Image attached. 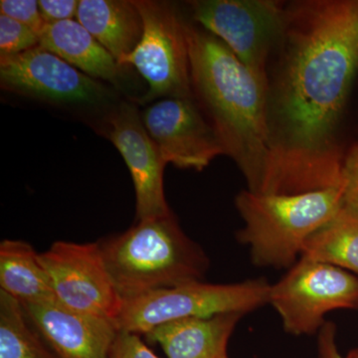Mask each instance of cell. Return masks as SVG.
Returning a JSON list of instances; mask_svg holds the SVG:
<instances>
[{
    "mask_svg": "<svg viewBox=\"0 0 358 358\" xmlns=\"http://www.w3.org/2000/svg\"><path fill=\"white\" fill-rule=\"evenodd\" d=\"M275 52L267 96L272 164L263 194L339 187L338 129L358 71V0L287 4Z\"/></svg>",
    "mask_w": 358,
    "mask_h": 358,
    "instance_id": "1",
    "label": "cell"
},
{
    "mask_svg": "<svg viewBox=\"0 0 358 358\" xmlns=\"http://www.w3.org/2000/svg\"><path fill=\"white\" fill-rule=\"evenodd\" d=\"M186 36L193 93L247 189L263 194L272 164L268 85L211 33L187 23Z\"/></svg>",
    "mask_w": 358,
    "mask_h": 358,
    "instance_id": "2",
    "label": "cell"
},
{
    "mask_svg": "<svg viewBox=\"0 0 358 358\" xmlns=\"http://www.w3.org/2000/svg\"><path fill=\"white\" fill-rule=\"evenodd\" d=\"M122 301L203 281L209 259L183 232L173 214L138 221L100 244Z\"/></svg>",
    "mask_w": 358,
    "mask_h": 358,
    "instance_id": "3",
    "label": "cell"
},
{
    "mask_svg": "<svg viewBox=\"0 0 358 358\" xmlns=\"http://www.w3.org/2000/svg\"><path fill=\"white\" fill-rule=\"evenodd\" d=\"M343 187L300 194H257L243 190L235 199L244 225L237 233L258 267L291 268L308 240L341 209Z\"/></svg>",
    "mask_w": 358,
    "mask_h": 358,
    "instance_id": "4",
    "label": "cell"
},
{
    "mask_svg": "<svg viewBox=\"0 0 358 358\" xmlns=\"http://www.w3.org/2000/svg\"><path fill=\"white\" fill-rule=\"evenodd\" d=\"M270 289L264 279L233 284L190 282L122 301L115 322L120 331L145 336L174 320L224 313L245 315L268 303Z\"/></svg>",
    "mask_w": 358,
    "mask_h": 358,
    "instance_id": "5",
    "label": "cell"
},
{
    "mask_svg": "<svg viewBox=\"0 0 358 358\" xmlns=\"http://www.w3.org/2000/svg\"><path fill=\"white\" fill-rule=\"evenodd\" d=\"M134 1L143 17V37L120 65L134 66L148 82V92L138 102L148 103L160 98H192L187 23L169 2Z\"/></svg>",
    "mask_w": 358,
    "mask_h": 358,
    "instance_id": "6",
    "label": "cell"
},
{
    "mask_svg": "<svg viewBox=\"0 0 358 358\" xmlns=\"http://www.w3.org/2000/svg\"><path fill=\"white\" fill-rule=\"evenodd\" d=\"M268 303L286 333L310 336L322 329L327 313L358 308V277L301 257L281 280L271 285Z\"/></svg>",
    "mask_w": 358,
    "mask_h": 358,
    "instance_id": "7",
    "label": "cell"
},
{
    "mask_svg": "<svg viewBox=\"0 0 358 358\" xmlns=\"http://www.w3.org/2000/svg\"><path fill=\"white\" fill-rule=\"evenodd\" d=\"M189 6L195 21L268 85V61L284 34L287 4L271 0H196Z\"/></svg>",
    "mask_w": 358,
    "mask_h": 358,
    "instance_id": "8",
    "label": "cell"
},
{
    "mask_svg": "<svg viewBox=\"0 0 358 358\" xmlns=\"http://www.w3.org/2000/svg\"><path fill=\"white\" fill-rule=\"evenodd\" d=\"M40 260L57 303L73 312L115 322L122 299L106 266L100 243L56 242L40 254Z\"/></svg>",
    "mask_w": 358,
    "mask_h": 358,
    "instance_id": "9",
    "label": "cell"
},
{
    "mask_svg": "<svg viewBox=\"0 0 358 358\" xmlns=\"http://www.w3.org/2000/svg\"><path fill=\"white\" fill-rule=\"evenodd\" d=\"M2 89L51 103L94 105L108 95L96 79L38 46L0 57Z\"/></svg>",
    "mask_w": 358,
    "mask_h": 358,
    "instance_id": "10",
    "label": "cell"
},
{
    "mask_svg": "<svg viewBox=\"0 0 358 358\" xmlns=\"http://www.w3.org/2000/svg\"><path fill=\"white\" fill-rule=\"evenodd\" d=\"M102 131L129 167L136 190L138 221L171 215L164 194L167 162L148 134L138 108L129 102L120 103L103 120Z\"/></svg>",
    "mask_w": 358,
    "mask_h": 358,
    "instance_id": "11",
    "label": "cell"
},
{
    "mask_svg": "<svg viewBox=\"0 0 358 358\" xmlns=\"http://www.w3.org/2000/svg\"><path fill=\"white\" fill-rule=\"evenodd\" d=\"M141 119L167 164L201 171L225 155L215 129L192 98L157 101Z\"/></svg>",
    "mask_w": 358,
    "mask_h": 358,
    "instance_id": "12",
    "label": "cell"
},
{
    "mask_svg": "<svg viewBox=\"0 0 358 358\" xmlns=\"http://www.w3.org/2000/svg\"><path fill=\"white\" fill-rule=\"evenodd\" d=\"M21 306L56 357L110 358L119 333L113 320L73 312L57 301Z\"/></svg>",
    "mask_w": 358,
    "mask_h": 358,
    "instance_id": "13",
    "label": "cell"
},
{
    "mask_svg": "<svg viewBox=\"0 0 358 358\" xmlns=\"http://www.w3.org/2000/svg\"><path fill=\"white\" fill-rule=\"evenodd\" d=\"M243 315L224 313L211 317L174 320L145 334L162 346L169 358H219Z\"/></svg>",
    "mask_w": 358,
    "mask_h": 358,
    "instance_id": "14",
    "label": "cell"
},
{
    "mask_svg": "<svg viewBox=\"0 0 358 358\" xmlns=\"http://www.w3.org/2000/svg\"><path fill=\"white\" fill-rule=\"evenodd\" d=\"M39 45L94 79L115 84L124 66L79 21L48 23L39 35Z\"/></svg>",
    "mask_w": 358,
    "mask_h": 358,
    "instance_id": "15",
    "label": "cell"
},
{
    "mask_svg": "<svg viewBox=\"0 0 358 358\" xmlns=\"http://www.w3.org/2000/svg\"><path fill=\"white\" fill-rule=\"evenodd\" d=\"M76 17L119 64L143 37V17L134 0H81Z\"/></svg>",
    "mask_w": 358,
    "mask_h": 358,
    "instance_id": "16",
    "label": "cell"
},
{
    "mask_svg": "<svg viewBox=\"0 0 358 358\" xmlns=\"http://www.w3.org/2000/svg\"><path fill=\"white\" fill-rule=\"evenodd\" d=\"M0 288L20 303L56 301L40 254L20 240H4L0 244Z\"/></svg>",
    "mask_w": 358,
    "mask_h": 358,
    "instance_id": "17",
    "label": "cell"
},
{
    "mask_svg": "<svg viewBox=\"0 0 358 358\" xmlns=\"http://www.w3.org/2000/svg\"><path fill=\"white\" fill-rule=\"evenodd\" d=\"M301 257L336 266L358 277V217L341 209L308 240Z\"/></svg>",
    "mask_w": 358,
    "mask_h": 358,
    "instance_id": "18",
    "label": "cell"
},
{
    "mask_svg": "<svg viewBox=\"0 0 358 358\" xmlns=\"http://www.w3.org/2000/svg\"><path fill=\"white\" fill-rule=\"evenodd\" d=\"M0 358H57L17 300L0 291Z\"/></svg>",
    "mask_w": 358,
    "mask_h": 358,
    "instance_id": "19",
    "label": "cell"
},
{
    "mask_svg": "<svg viewBox=\"0 0 358 358\" xmlns=\"http://www.w3.org/2000/svg\"><path fill=\"white\" fill-rule=\"evenodd\" d=\"M39 45V35L18 21L0 14V54L15 55Z\"/></svg>",
    "mask_w": 358,
    "mask_h": 358,
    "instance_id": "20",
    "label": "cell"
},
{
    "mask_svg": "<svg viewBox=\"0 0 358 358\" xmlns=\"http://www.w3.org/2000/svg\"><path fill=\"white\" fill-rule=\"evenodd\" d=\"M341 210L358 217V143L343 159Z\"/></svg>",
    "mask_w": 358,
    "mask_h": 358,
    "instance_id": "21",
    "label": "cell"
},
{
    "mask_svg": "<svg viewBox=\"0 0 358 358\" xmlns=\"http://www.w3.org/2000/svg\"><path fill=\"white\" fill-rule=\"evenodd\" d=\"M0 14L28 26L38 35L47 24L42 17L39 1L35 0H1Z\"/></svg>",
    "mask_w": 358,
    "mask_h": 358,
    "instance_id": "22",
    "label": "cell"
},
{
    "mask_svg": "<svg viewBox=\"0 0 358 358\" xmlns=\"http://www.w3.org/2000/svg\"><path fill=\"white\" fill-rule=\"evenodd\" d=\"M110 358H159L141 341L140 334L120 331L117 333Z\"/></svg>",
    "mask_w": 358,
    "mask_h": 358,
    "instance_id": "23",
    "label": "cell"
},
{
    "mask_svg": "<svg viewBox=\"0 0 358 358\" xmlns=\"http://www.w3.org/2000/svg\"><path fill=\"white\" fill-rule=\"evenodd\" d=\"M79 2L77 0H40V11L47 24L72 20L77 16Z\"/></svg>",
    "mask_w": 358,
    "mask_h": 358,
    "instance_id": "24",
    "label": "cell"
},
{
    "mask_svg": "<svg viewBox=\"0 0 358 358\" xmlns=\"http://www.w3.org/2000/svg\"><path fill=\"white\" fill-rule=\"evenodd\" d=\"M319 357L320 358H343L339 355L336 341V327L327 322L320 331Z\"/></svg>",
    "mask_w": 358,
    "mask_h": 358,
    "instance_id": "25",
    "label": "cell"
},
{
    "mask_svg": "<svg viewBox=\"0 0 358 358\" xmlns=\"http://www.w3.org/2000/svg\"><path fill=\"white\" fill-rule=\"evenodd\" d=\"M343 358H358V348L352 350V352H348L345 357Z\"/></svg>",
    "mask_w": 358,
    "mask_h": 358,
    "instance_id": "26",
    "label": "cell"
},
{
    "mask_svg": "<svg viewBox=\"0 0 358 358\" xmlns=\"http://www.w3.org/2000/svg\"><path fill=\"white\" fill-rule=\"evenodd\" d=\"M219 358H229V357H228L227 350H225V352H224L222 353V355H220V357H219Z\"/></svg>",
    "mask_w": 358,
    "mask_h": 358,
    "instance_id": "27",
    "label": "cell"
},
{
    "mask_svg": "<svg viewBox=\"0 0 358 358\" xmlns=\"http://www.w3.org/2000/svg\"><path fill=\"white\" fill-rule=\"evenodd\" d=\"M319 358H320V357H319Z\"/></svg>",
    "mask_w": 358,
    "mask_h": 358,
    "instance_id": "28",
    "label": "cell"
}]
</instances>
